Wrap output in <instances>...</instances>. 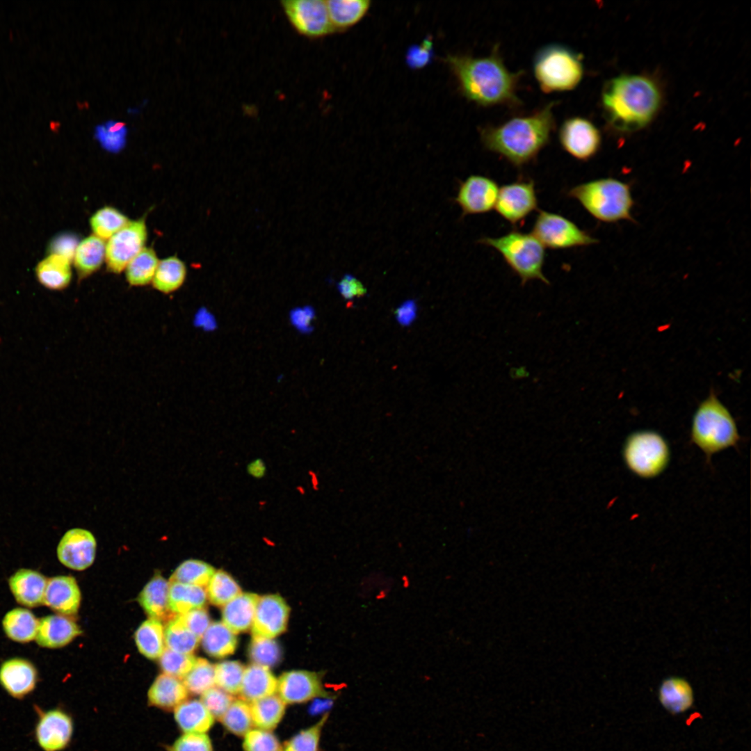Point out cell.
<instances>
[{
  "instance_id": "91938a15",
  "label": "cell",
  "mask_w": 751,
  "mask_h": 751,
  "mask_svg": "<svg viewBox=\"0 0 751 751\" xmlns=\"http://www.w3.org/2000/svg\"><path fill=\"white\" fill-rule=\"evenodd\" d=\"M248 473L253 478H262L266 471V465L263 460L257 459L250 462L247 467Z\"/></svg>"
},
{
  "instance_id": "f35d334b",
  "label": "cell",
  "mask_w": 751,
  "mask_h": 751,
  "mask_svg": "<svg viewBox=\"0 0 751 751\" xmlns=\"http://www.w3.org/2000/svg\"><path fill=\"white\" fill-rule=\"evenodd\" d=\"M167 648L183 654H191L198 646L200 638L184 624L179 615L170 619L164 630Z\"/></svg>"
},
{
  "instance_id": "6da1fadb",
  "label": "cell",
  "mask_w": 751,
  "mask_h": 751,
  "mask_svg": "<svg viewBox=\"0 0 751 751\" xmlns=\"http://www.w3.org/2000/svg\"><path fill=\"white\" fill-rule=\"evenodd\" d=\"M446 63L469 100L483 106L519 102L516 92L520 72L510 71L496 49L483 57L449 56Z\"/></svg>"
},
{
  "instance_id": "bcb514c9",
  "label": "cell",
  "mask_w": 751,
  "mask_h": 751,
  "mask_svg": "<svg viewBox=\"0 0 751 751\" xmlns=\"http://www.w3.org/2000/svg\"><path fill=\"white\" fill-rule=\"evenodd\" d=\"M249 655L254 664L269 668L280 661L282 652L278 643L273 638L252 637Z\"/></svg>"
},
{
  "instance_id": "2e32d148",
  "label": "cell",
  "mask_w": 751,
  "mask_h": 751,
  "mask_svg": "<svg viewBox=\"0 0 751 751\" xmlns=\"http://www.w3.org/2000/svg\"><path fill=\"white\" fill-rule=\"evenodd\" d=\"M97 542L92 533L83 528L67 531L57 547V556L65 566L75 570L90 567L95 558Z\"/></svg>"
},
{
  "instance_id": "1f68e13d",
  "label": "cell",
  "mask_w": 751,
  "mask_h": 751,
  "mask_svg": "<svg viewBox=\"0 0 751 751\" xmlns=\"http://www.w3.org/2000/svg\"><path fill=\"white\" fill-rule=\"evenodd\" d=\"M39 620L28 609L17 608L8 612L2 625L6 636L19 643H28L35 639Z\"/></svg>"
},
{
  "instance_id": "cb8c5ba5",
  "label": "cell",
  "mask_w": 751,
  "mask_h": 751,
  "mask_svg": "<svg viewBox=\"0 0 751 751\" xmlns=\"http://www.w3.org/2000/svg\"><path fill=\"white\" fill-rule=\"evenodd\" d=\"M259 596L255 593L241 592L224 605L223 622L234 633L246 631L252 627Z\"/></svg>"
},
{
  "instance_id": "9a60e30c",
  "label": "cell",
  "mask_w": 751,
  "mask_h": 751,
  "mask_svg": "<svg viewBox=\"0 0 751 751\" xmlns=\"http://www.w3.org/2000/svg\"><path fill=\"white\" fill-rule=\"evenodd\" d=\"M499 191L494 180L473 175L460 184L454 201L460 207L462 216L485 213L494 209Z\"/></svg>"
},
{
  "instance_id": "8992f818",
  "label": "cell",
  "mask_w": 751,
  "mask_h": 751,
  "mask_svg": "<svg viewBox=\"0 0 751 751\" xmlns=\"http://www.w3.org/2000/svg\"><path fill=\"white\" fill-rule=\"evenodd\" d=\"M533 68L535 79L544 92L575 88L584 72L581 55L558 44L542 47L534 57Z\"/></svg>"
},
{
  "instance_id": "ba28073f",
  "label": "cell",
  "mask_w": 751,
  "mask_h": 751,
  "mask_svg": "<svg viewBox=\"0 0 751 751\" xmlns=\"http://www.w3.org/2000/svg\"><path fill=\"white\" fill-rule=\"evenodd\" d=\"M622 458L631 472L641 478L649 479L657 477L667 468L670 450L660 433L643 430L627 437L623 445Z\"/></svg>"
},
{
  "instance_id": "7a4b0ae2",
  "label": "cell",
  "mask_w": 751,
  "mask_h": 751,
  "mask_svg": "<svg viewBox=\"0 0 751 751\" xmlns=\"http://www.w3.org/2000/svg\"><path fill=\"white\" fill-rule=\"evenodd\" d=\"M553 107L554 103H549L531 115L483 129L484 147L515 166L528 163L549 141L554 124Z\"/></svg>"
},
{
  "instance_id": "9c48e42d",
  "label": "cell",
  "mask_w": 751,
  "mask_h": 751,
  "mask_svg": "<svg viewBox=\"0 0 751 751\" xmlns=\"http://www.w3.org/2000/svg\"><path fill=\"white\" fill-rule=\"evenodd\" d=\"M532 234L544 247L566 249L597 243V239L558 213L540 211Z\"/></svg>"
},
{
  "instance_id": "f5cc1de1",
  "label": "cell",
  "mask_w": 751,
  "mask_h": 751,
  "mask_svg": "<svg viewBox=\"0 0 751 751\" xmlns=\"http://www.w3.org/2000/svg\"><path fill=\"white\" fill-rule=\"evenodd\" d=\"M79 244L76 235L72 233H62L53 238L49 245V255H57L65 257L70 261L73 259Z\"/></svg>"
},
{
  "instance_id": "d4e9b609",
  "label": "cell",
  "mask_w": 751,
  "mask_h": 751,
  "mask_svg": "<svg viewBox=\"0 0 751 751\" xmlns=\"http://www.w3.org/2000/svg\"><path fill=\"white\" fill-rule=\"evenodd\" d=\"M188 697L183 681L167 674L159 675L148 691V701L152 706L164 709H175Z\"/></svg>"
},
{
  "instance_id": "c3c4849f",
  "label": "cell",
  "mask_w": 751,
  "mask_h": 751,
  "mask_svg": "<svg viewBox=\"0 0 751 751\" xmlns=\"http://www.w3.org/2000/svg\"><path fill=\"white\" fill-rule=\"evenodd\" d=\"M328 718V714H325L314 725L294 736L282 751H318L321 730Z\"/></svg>"
},
{
  "instance_id": "484cf974",
  "label": "cell",
  "mask_w": 751,
  "mask_h": 751,
  "mask_svg": "<svg viewBox=\"0 0 751 751\" xmlns=\"http://www.w3.org/2000/svg\"><path fill=\"white\" fill-rule=\"evenodd\" d=\"M70 262L62 256L49 255L35 267L38 281L49 290L61 291L66 289L72 279Z\"/></svg>"
},
{
  "instance_id": "b9f144b4",
  "label": "cell",
  "mask_w": 751,
  "mask_h": 751,
  "mask_svg": "<svg viewBox=\"0 0 751 751\" xmlns=\"http://www.w3.org/2000/svg\"><path fill=\"white\" fill-rule=\"evenodd\" d=\"M241 592L235 580L223 570L215 572L207 584V595L216 606H224Z\"/></svg>"
},
{
  "instance_id": "7402d4cb",
  "label": "cell",
  "mask_w": 751,
  "mask_h": 751,
  "mask_svg": "<svg viewBox=\"0 0 751 751\" xmlns=\"http://www.w3.org/2000/svg\"><path fill=\"white\" fill-rule=\"evenodd\" d=\"M47 582L44 575L29 569L17 570L8 580L10 590L16 601L29 608L43 604Z\"/></svg>"
},
{
  "instance_id": "680465c9",
  "label": "cell",
  "mask_w": 751,
  "mask_h": 751,
  "mask_svg": "<svg viewBox=\"0 0 751 751\" xmlns=\"http://www.w3.org/2000/svg\"><path fill=\"white\" fill-rule=\"evenodd\" d=\"M398 321L403 325H410L417 315V305L413 300L403 303L395 312Z\"/></svg>"
},
{
  "instance_id": "ac0fdd59",
  "label": "cell",
  "mask_w": 751,
  "mask_h": 751,
  "mask_svg": "<svg viewBox=\"0 0 751 751\" xmlns=\"http://www.w3.org/2000/svg\"><path fill=\"white\" fill-rule=\"evenodd\" d=\"M277 691L284 703L307 702L318 696H326L318 675L307 670H291L277 680Z\"/></svg>"
},
{
  "instance_id": "d590c367",
  "label": "cell",
  "mask_w": 751,
  "mask_h": 751,
  "mask_svg": "<svg viewBox=\"0 0 751 751\" xmlns=\"http://www.w3.org/2000/svg\"><path fill=\"white\" fill-rule=\"evenodd\" d=\"M186 276L185 264L176 257H170L159 262L152 285L164 294L171 293L179 289Z\"/></svg>"
},
{
  "instance_id": "f1b7e54d",
  "label": "cell",
  "mask_w": 751,
  "mask_h": 751,
  "mask_svg": "<svg viewBox=\"0 0 751 751\" xmlns=\"http://www.w3.org/2000/svg\"><path fill=\"white\" fill-rule=\"evenodd\" d=\"M175 719L185 733H204L214 722V717L199 700H185L175 709Z\"/></svg>"
},
{
  "instance_id": "e575fe53",
  "label": "cell",
  "mask_w": 751,
  "mask_h": 751,
  "mask_svg": "<svg viewBox=\"0 0 751 751\" xmlns=\"http://www.w3.org/2000/svg\"><path fill=\"white\" fill-rule=\"evenodd\" d=\"M204 651L210 656L223 658L233 654L237 646V638L223 622H215L209 626L202 637Z\"/></svg>"
},
{
  "instance_id": "f907efd6",
  "label": "cell",
  "mask_w": 751,
  "mask_h": 751,
  "mask_svg": "<svg viewBox=\"0 0 751 751\" xmlns=\"http://www.w3.org/2000/svg\"><path fill=\"white\" fill-rule=\"evenodd\" d=\"M233 697L227 692L211 688L202 694L201 702L213 717L221 718L232 702Z\"/></svg>"
},
{
  "instance_id": "74e56055",
  "label": "cell",
  "mask_w": 751,
  "mask_h": 751,
  "mask_svg": "<svg viewBox=\"0 0 751 751\" xmlns=\"http://www.w3.org/2000/svg\"><path fill=\"white\" fill-rule=\"evenodd\" d=\"M159 260L155 252L149 248H143L127 264L126 278L134 286L147 285L152 281Z\"/></svg>"
},
{
  "instance_id": "e0dca14e",
  "label": "cell",
  "mask_w": 751,
  "mask_h": 751,
  "mask_svg": "<svg viewBox=\"0 0 751 751\" xmlns=\"http://www.w3.org/2000/svg\"><path fill=\"white\" fill-rule=\"evenodd\" d=\"M289 608L278 595H268L259 597L253 622L252 637L273 638L286 628Z\"/></svg>"
},
{
  "instance_id": "277c9868",
  "label": "cell",
  "mask_w": 751,
  "mask_h": 751,
  "mask_svg": "<svg viewBox=\"0 0 751 751\" xmlns=\"http://www.w3.org/2000/svg\"><path fill=\"white\" fill-rule=\"evenodd\" d=\"M741 440L736 421L728 408L711 391L697 407L692 419L691 441L709 462L714 454L736 447Z\"/></svg>"
},
{
  "instance_id": "d6986e66",
  "label": "cell",
  "mask_w": 751,
  "mask_h": 751,
  "mask_svg": "<svg viewBox=\"0 0 751 751\" xmlns=\"http://www.w3.org/2000/svg\"><path fill=\"white\" fill-rule=\"evenodd\" d=\"M37 682V670L26 659H10L0 666V684L15 699L22 700L31 693Z\"/></svg>"
},
{
  "instance_id": "52a82bcc",
  "label": "cell",
  "mask_w": 751,
  "mask_h": 751,
  "mask_svg": "<svg viewBox=\"0 0 751 751\" xmlns=\"http://www.w3.org/2000/svg\"><path fill=\"white\" fill-rule=\"evenodd\" d=\"M478 242L497 250L522 284L532 280L549 283L542 272L544 246L532 233L512 231L499 237H483Z\"/></svg>"
},
{
  "instance_id": "83f0119b",
  "label": "cell",
  "mask_w": 751,
  "mask_h": 751,
  "mask_svg": "<svg viewBox=\"0 0 751 751\" xmlns=\"http://www.w3.org/2000/svg\"><path fill=\"white\" fill-rule=\"evenodd\" d=\"M168 589L169 583L156 574L140 592L138 602L151 618L161 621L172 614L168 605Z\"/></svg>"
},
{
  "instance_id": "4fadbf2b",
  "label": "cell",
  "mask_w": 751,
  "mask_h": 751,
  "mask_svg": "<svg viewBox=\"0 0 751 751\" xmlns=\"http://www.w3.org/2000/svg\"><path fill=\"white\" fill-rule=\"evenodd\" d=\"M38 720L34 736L42 751H62L70 743L73 734L71 716L59 708L43 711L35 706Z\"/></svg>"
},
{
  "instance_id": "5b68a950",
  "label": "cell",
  "mask_w": 751,
  "mask_h": 751,
  "mask_svg": "<svg viewBox=\"0 0 751 751\" xmlns=\"http://www.w3.org/2000/svg\"><path fill=\"white\" fill-rule=\"evenodd\" d=\"M568 196L577 200L595 218L604 223L634 219L629 184L615 178H601L576 185Z\"/></svg>"
},
{
  "instance_id": "816d5d0a",
  "label": "cell",
  "mask_w": 751,
  "mask_h": 751,
  "mask_svg": "<svg viewBox=\"0 0 751 751\" xmlns=\"http://www.w3.org/2000/svg\"><path fill=\"white\" fill-rule=\"evenodd\" d=\"M170 751H213V748L204 733H185L174 742Z\"/></svg>"
},
{
  "instance_id": "d6a6232c",
  "label": "cell",
  "mask_w": 751,
  "mask_h": 751,
  "mask_svg": "<svg viewBox=\"0 0 751 751\" xmlns=\"http://www.w3.org/2000/svg\"><path fill=\"white\" fill-rule=\"evenodd\" d=\"M204 588L179 582H169L168 605L172 613L184 614L202 608L207 600Z\"/></svg>"
},
{
  "instance_id": "681fc988",
  "label": "cell",
  "mask_w": 751,
  "mask_h": 751,
  "mask_svg": "<svg viewBox=\"0 0 751 751\" xmlns=\"http://www.w3.org/2000/svg\"><path fill=\"white\" fill-rule=\"evenodd\" d=\"M245 735V751H282L277 737L266 730H250Z\"/></svg>"
},
{
  "instance_id": "836d02e7",
  "label": "cell",
  "mask_w": 751,
  "mask_h": 751,
  "mask_svg": "<svg viewBox=\"0 0 751 751\" xmlns=\"http://www.w3.org/2000/svg\"><path fill=\"white\" fill-rule=\"evenodd\" d=\"M139 652L150 659L160 658L165 649L164 629L161 622L150 618L143 622L135 633Z\"/></svg>"
},
{
  "instance_id": "8d00e7d4",
  "label": "cell",
  "mask_w": 751,
  "mask_h": 751,
  "mask_svg": "<svg viewBox=\"0 0 751 751\" xmlns=\"http://www.w3.org/2000/svg\"><path fill=\"white\" fill-rule=\"evenodd\" d=\"M250 708L253 725L267 731L274 729L282 720L285 703L272 695L252 702Z\"/></svg>"
},
{
  "instance_id": "7bdbcfd3",
  "label": "cell",
  "mask_w": 751,
  "mask_h": 751,
  "mask_svg": "<svg viewBox=\"0 0 751 751\" xmlns=\"http://www.w3.org/2000/svg\"><path fill=\"white\" fill-rule=\"evenodd\" d=\"M182 679L188 691L202 694L215 684L214 666L205 659L197 658L191 670Z\"/></svg>"
},
{
  "instance_id": "db71d44e",
  "label": "cell",
  "mask_w": 751,
  "mask_h": 751,
  "mask_svg": "<svg viewBox=\"0 0 751 751\" xmlns=\"http://www.w3.org/2000/svg\"><path fill=\"white\" fill-rule=\"evenodd\" d=\"M127 133V130L122 131H109L104 123L97 125L95 130V136L102 146L111 152H117L123 147L125 144Z\"/></svg>"
},
{
  "instance_id": "7c38bea8",
  "label": "cell",
  "mask_w": 751,
  "mask_h": 751,
  "mask_svg": "<svg viewBox=\"0 0 751 751\" xmlns=\"http://www.w3.org/2000/svg\"><path fill=\"white\" fill-rule=\"evenodd\" d=\"M559 141L570 155L581 161H588L599 151L601 135L590 120L579 116L571 117L560 128Z\"/></svg>"
},
{
  "instance_id": "4316f807",
  "label": "cell",
  "mask_w": 751,
  "mask_h": 751,
  "mask_svg": "<svg viewBox=\"0 0 751 751\" xmlns=\"http://www.w3.org/2000/svg\"><path fill=\"white\" fill-rule=\"evenodd\" d=\"M277 687V680L269 668L253 663L244 670L239 693L244 700L253 702L273 695Z\"/></svg>"
},
{
  "instance_id": "3957f363",
  "label": "cell",
  "mask_w": 751,
  "mask_h": 751,
  "mask_svg": "<svg viewBox=\"0 0 751 751\" xmlns=\"http://www.w3.org/2000/svg\"><path fill=\"white\" fill-rule=\"evenodd\" d=\"M661 102L655 83L640 75H622L609 81L602 104L611 124L617 130L633 131L647 124Z\"/></svg>"
},
{
  "instance_id": "4dcf8cb0",
  "label": "cell",
  "mask_w": 751,
  "mask_h": 751,
  "mask_svg": "<svg viewBox=\"0 0 751 751\" xmlns=\"http://www.w3.org/2000/svg\"><path fill=\"white\" fill-rule=\"evenodd\" d=\"M105 252L104 240L95 235L79 243L73 259L79 278H85L97 271L103 263Z\"/></svg>"
},
{
  "instance_id": "9f6ffc18",
  "label": "cell",
  "mask_w": 751,
  "mask_h": 751,
  "mask_svg": "<svg viewBox=\"0 0 751 751\" xmlns=\"http://www.w3.org/2000/svg\"><path fill=\"white\" fill-rule=\"evenodd\" d=\"M432 49L433 44L430 40H425L421 45L411 47L406 56L408 65L412 68L419 69L428 65L432 58Z\"/></svg>"
},
{
  "instance_id": "ffe728a7",
  "label": "cell",
  "mask_w": 751,
  "mask_h": 751,
  "mask_svg": "<svg viewBox=\"0 0 751 751\" xmlns=\"http://www.w3.org/2000/svg\"><path fill=\"white\" fill-rule=\"evenodd\" d=\"M81 602V592L75 579L58 576L47 580L43 604L62 615L75 614Z\"/></svg>"
},
{
  "instance_id": "11a10c76",
  "label": "cell",
  "mask_w": 751,
  "mask_h": 751,
  "mask_svg": "<svg viewBox=\"0 0 751 751\" xmlns=\"http://www.w3.org/2000/svg\"><path fill=\"white\" fill-rule=\"evenodd\" d=\"M179 615L186 627L200 639L210 625V619L204 608H197Z\"/></svg>"
},
{
  "instance_id": "6f0895ef",
  "label": "cell",
  "mask_w": 751,
  "mask_h": 751,
  "mask_svg": "<svg viewBox=\"0 0 751 751\" xmlns=\"http://www.w3.org/2000/svg\"><path fill=\"white\" fill-rule=\"evenodd\" d=\"M337 288L340 294L346 300L364 296L366 289L355 277L346 274L338 282Z\"/></svg>"
},
{
  "instance_id": "ab89813d",
  "label": "cell",
  "mask_w": 751,
  "mask_h": 751,
  "mask_svg": "<svg viewBox=\"0 0 751 751\" xmlns=\"http://www.w3.org/2000/svg\"><path fill=\"white\" fill-rule=\"evenodd\" d=\"M215 572L209 564L199 560L190 559L181 563L170 578V582H179L205 587Z\"/></svg>"
},
{
  "instance_id": "f6af8a7d",
  "label": "cell",
  "mask_w": 751,
  "mask_h": 751,
  "mask_svg": "<svg viewBox=\"0 0 751 751\" xmlns=\"http://www.w3.org/2000/svg\"><path fill=\"white\" fill-rule=\"evenodd\" d=\"M215 684L229 694L240 692L245 670L239 661H227L214 665Z\"/></svg>"
},
{
  "instance_id": "5bb4252c",
  "label": "cell",
  "mask_w": 751,
  "mask_h": 751,
  "mask_svg": "<svg viewBox=\"0 0 751 751\" xmlns=\"http://www.w3.org/2000/svg\"><path fill=\"white\" fill-rule=\"evenodd\" d=\"M538 207L535 184L530 180L517 181L499 188L494 209L506 220L515 225Z\"/></svg>"
},
{
  "instance_id": "60d3db41",
  "label": "cell",
  "mask_w": 751,
  "mask_h": 751,
  "mask_svg": "<svg viewBox=\"0 0 751 751\" xmlns=\"http://www.w3.org/2000/svg\"><path fill=\"white\" fill-rule=\"evenodd\" d=\"M129 222L126 216L112 207L99 209L90 220L94 234L103 240L110 239Z\"/></svg>"
},
{
  "instance_id": "603a6c76",
  "label": "cell",
  "mask_w": 751,
  "mask_h": 751,
  "mask_svg": "<svg viewBox=\"0 0 751 751\" xmlns=\"http://www.w3.org/2000/svg\"><path fill=\"white\" fill-rule=\"evenodd\" d=\"M658 697L666 711L677 715L691 708L694 702V692L686 679L672 676L662 681L659 688Z\"/></svg>"
},
{
  "instance_id": "30bf717a",
  "label": "cell",
  "mask_w": 751,
  "mask_h": 751,
  "mask_svg": "<svg viewBox=\"0 0 751 751\" xmlns=\"http://www.w3.org/2000/svg\"><path fill=\"white\" fill-rule=\"evenodd\" d=\"M280 3L289 22L300 35L318 38L334 32L326 1L283 0Z\"/></svg>"
},
{
  "instance_id": "ee69618b",
  "label": "cell",
  "mask_w": 751,
  "mask_h": 751,
  "mask_svg": "<svg viewBox=\"0 0 751 751\" xmlns=\"http://www.w3.org/2000/svg\"><path fill=\"white\" fill-rule=\"evenodd\" d=\"M220 719L229 732L239 736L248 732L253 724L250 705L241 700L233 701Z\"/></svg>"
},
{
  "instance_id": "f546056e",
  "label": "cell",
  "mask_w": 751,
  "mask_h": 751,
  "mask_svg": "<svg viewBox=\"0 0 751 751\" xmlns=\"http://www.w3.org/2000/svg\"><path fill=\"white\" fill-rule=\"evenodd\" d=\"M334 32L347 29L359 22L370 7L368 0L326 1Z\"/></svg>"
},
{
  "instance_id": "8fae6325",
  "label": "cell",
  "mask_w": 751,
  "mask_h": 751,
  "mask_svg": "<svg viewBox=\"0 0 751 751\" xmlns=\"http://www.w3.org/2000/svg\"><path fill=\"white\" fill-rule=\"evenodd\" d=\"M147 239L145 220L129 221L108 240L106 245L105 259L108 269L120 273L130 261L144 248Z\"/></svg>"
},
{
  "instance_id": "7dc6e473",
  "label": "cell",
  "mask_w": 751,
  "mask_h": 751,
  "mask_svg": "<svg viewBox=\"0 0 751 751\" xmlns=\"http://www.w3.org/2000/svg\"><path fill=\"white\" fill-rule=\"evenodd\" d=\"M196 658L192 654H183L165 648L160 656V665L165 674L183 679L193 668Z\"/></svg>"
},
{
  "instance_id": "44dd1931",
  "label": "cell",
  "mask_w": 751,
  "mask_h": 751,
  "mask_svg": "<svg viewBox=\"0 0 751 751\" xmlns=\"http://www.w3.org/2000/svg\"><path fill=\"white\" fill-rule=\"evenodd\" d=\"M81 633L79 626L70 618L51 615L39 620L35 640L41 647L58 648L69 644Z\"/></svg>"
}]
</instances>
